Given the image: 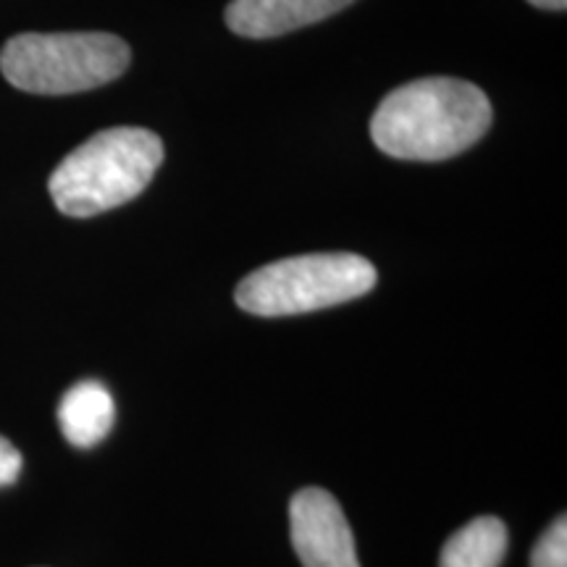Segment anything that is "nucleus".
Listing matches in <instances>:
<instances>
[{
    "instance_id": "nucleus-2",
    "label": "nucleus",
    "mask_w": 567,
    "mask_h": 567,
    "mask_svg": "<svg viewBox=\"0 0 567 567\" xmlns=\"http://www.w3.org/2000/svg\"><path fill=\"white\" fill-rule=\"evenodd\" d=\"M163 163V142L142 126H113L59 163L48 189L63 216L90 218L145 193Z\"/></svg>"
},
{
    "instance_id": "nucleus-7",
    "label": "nucleus",
    "mask_w": 567,
    "mask_h": 567,
    "mask_svg": "<svg viewBox=\"0 0 567 567\" xmlns=\"http://www.w3.org/2000/svg\"><path fill=\"white\" fill-rule=\"evenodd\" d=\"M113 421H116V405H113V396L101 381H80L63 394L59 405V425L69 444L80 446V450L101 444L111 434Z\"/></svg>"
},
{
    "instance_id": "nucleus-9",
    "label": "nucleus",
    "mask_w": 567,
    "mask_h": 567,
    "mask_svg": "<svg viewBox=\"0 0 567 567\" xmlns=\"http://www.w3.org/2000/svg\"><path fill=\"white\" fill-rule=\"evenodd\" d=\"M530 567H567V520L565 515L549 526L530 551Z\"/></svg>"
},
{
    "instance_id": "nucleus-11",
    "label": "nucleus",
    "mask_w": 567,
    "mask_h": 567,
    "mask_svg": "<svg viewBox=\"0 0 567 567\" xmlns=\"http://www.w3.org/2000/svg\"><path fill=\"white\" fill-rule=\"evenodd\" d=\"M530 6L536 9H547V11H565L567 9V0H528Z\"/></svg>"
},
{
    "instance_id": "nucleus-10",
    "label": "nucleus",
    "mask_w": 567,
    "mask_h": 567,
    "mask_svg": "<svg viewBox=\"0 0 567 567\" xmlns=\"http://www.w3.org/2000/svg\"><path fill=\"white\" fill-rule=\"evenodd\" d=\"M21 473V452L0 436V486H11Z\"/></svg>"
},
{
    "instance_id": "nucleus-5",
    "label": "nucleus",
    "mask_w": 567,
    "mask_h": 567,
    "mask_svg": "<svg viewBox=\"0 0 567 567\" xmlns=\"http://www.w3.org/2000/svg\"><path fill=\"white\" fill-rule=\"evenodd\" d=\"M292 547L305 567H360L350 523L323 488H302L289 505Z\"/></svg>"
},
{
    "instance_id": "nucleus-3",
    "label": "nucleus",
    "mask_w": 567,
    "mask_h": 567,
    "mask_svg": "<svg viewBox=\"0 0 567 567\" xmlns=\"http://www.w3.org/2000/svg\"><path fill=\"white\" fill-rule=\"evenodd\" d=\"M130 61V45L109 32H27L0 51L6 82L32 95H74L103 87L118 80Z\"/></svg>"
},
{
    "instance_id": "nucleus-6",
    "label": "nucleus",
    "mask_w": 567,
    "mask_h": 567,
    "mask_svg": "<svg viewBox=\"0 0 567 567\" xmlns=\"http://www.w3.org/2000/svg\"><path fill=\"white\" fill-rule=\"evenodd\" d=\"M354 0H231L226 24L234 34L268 40L334 17Z\"/></svg>"
},
{
    "instance_id": "nucleus-8",
    "label": "nucleus",
    "mask_w": 567,
    "mask_h": 567,
    "mask_svg": "<svg viewBox=\"0 0 567 567\" xmlns=\"http://www.w3.org/2000/svg\"><path fill=\"white\" fill-rule=\"evenodd\" d=\"M505 551V523L496 517H476L444 544L439 567H499Z\"/></svg>"
},
{
    "instance_id": "nucleus-1",
    "label": "nucleus",
    "mask_w": 567,
    "mask_h": 567,
    "mask_svg": "<svg viewBox=\"0 0 567 567\" xmlns=\"http://www.w3.org/2000/svg\"><path fill=\"white\" fill-rule=\"evenodd\" d=\"M492 118V103L476 84L429 76L389 92L373 113L371 137L392 158L446 161L476 145Z\"/></svg>"
},
{
    "instance_id": "nucleus-4",
    "label": "nucleus",
    "mask_w": 567,
    "mask_h": 567,
    "mask_svg": "<svg viewBox=\"0 0 567 567\" xmlns=\"http://www.w3.org/2000/svg\"><path fill=\"white\" fill-rule=\"evenodd\" d=\"M375 287V268L354 252H313L276 260L252 271L237 287L245 313L279 318L358 300Z\"/></svg>"
}]
</instances>
